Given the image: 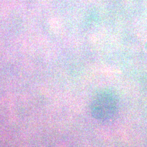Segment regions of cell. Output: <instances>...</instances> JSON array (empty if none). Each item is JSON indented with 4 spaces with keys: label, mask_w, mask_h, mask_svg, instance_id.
<instances>
[{
    "label": "cell",
    "mask_w": 147,
    "mask_h": 147,
    "mask_svg": "<svg viewBox=\"0 0 147 147\" xmlns=\"http://www.w3.org/2000/svg\"><path fill=\"white\" fill-rule=\"evenodd\" d=\"M118 101L116 95L105 90L96 95L90 106V112L93 118L99 121L112 119L118 112Z\"/></svg>",
    "instance_id": "6da1fadb"
}]
</instances>
